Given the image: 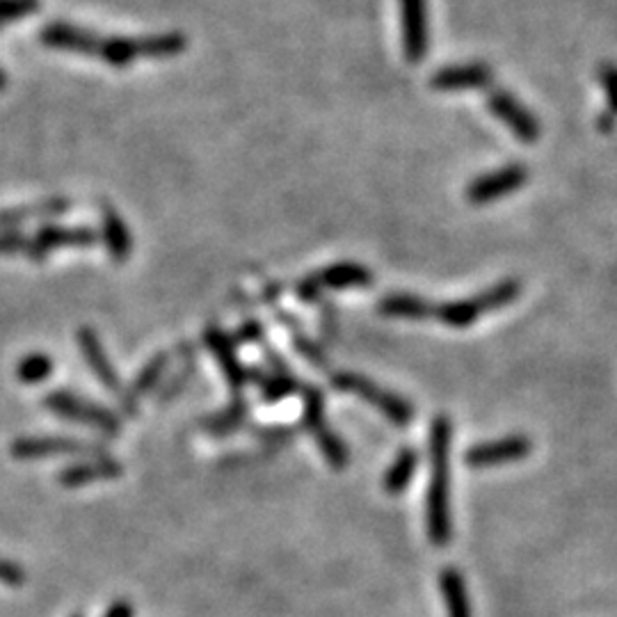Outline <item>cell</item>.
<instances>
[{"instance_id": "ffe728a7", "label": "cell", "mask_w": 617, "mask_h": 617, "mask_svg": "<svg viewBox=\"0 0 617 617\" xmlns=\"http://www.w3.org/2000/svg\"><path fill=\"white\" fill-rule=\"evenodd\" d=\"M101 240L106 245L108 256L115 263L128 261L133 252V236L128 231L122 215L117 213L115 206L101 204Z\"/></svg>"}, {"instance_id": "4fadbf2b", "label": "cell", "mask_w": 617, "mask_h": 617, "mask_svg": "<svg viewBox=\"0 0 617 617\" xmlns=\"http://www.w3.org/2000/svg\"><path fill=\"white\" fill-rule=\"evenodd\" d=\"M494 83V71L487 62H464L437 69L430 78L435 92H474L487 90Z\"/></svg>"}, {"instance_id": "e0dca14e", "label": "cell", "mask_w": 617, "mask_h": 617, "mask_svg": "<svg viewBox=\"0 0 617 617\" xmlns=\"http://www.w3.org/2000/svg\"><path fill=\"white\" fill-rule=\"evenodd\" d=\"M39 42H42L46 48H53V51L92 58L94 44H96V32L74 26V23L53 21V23H48L46 28H42V32H39Z\"/></svg>"}, {"instance_id": "2e32d148", "label": "cell", "mask_w": 617, "mask_h": 617, "mask_svg": "<svg viewBox=\"0 0 617 617\" xmlns=\"http://www.w3.org/2000/svg\"><path fill=\"white\" fill-rule=\"evenodd\" d=\"M124 474L122 462L110 458V455H94V458H85L71 467H64L58 474V483L67 490H76V487H85L90 483H99V480H115Z\"/></svg>"}, {"instance_id": "d6986e66", "label": "cell", "mask_w": 617, "mask_h": 617, "mask_svg": "<svg viewBox=\"0 0 617 617\" xmlns=\"http://www.w3.org/2000/svg\"><path fill=\"white\" fill-rule=\"evenodd\" d=\"M76 339H78L80 350H83L87 366H90V371L94 373V378L99 380L103 387L110 391V394H115V396L122 394V380H119L117 368L112 366L108 352L106 348H103V343L99 339V334H96L92 327H80Z\"/></svg>"}, {"instance_id": "484cf974", "label": "cell", "mask_w": 617, "mask_h": 617, "mask_svg": "<svg viewBox=\"0 0 617 617\" xmlns=\"http://www.w3.org/2000/svg\"><path fill=\"white\" fill-rule=\"evenodd\" d=\"M181 352H183V355H179L181 357V366L176 368L174 375H170V378H167V382H163V387H160V391H158L160 403H167V400H172V398L179 396L181 391L186 389V384L190 382L192 373H195V368H197V357H195L197 350H195V346H190V343H183Z\"/></svg>"}, {"instance_id": "3957f363", "label": "cell", "mask_w": 617, "mask_h": 617, "mask_svg": "<svg viewBox=\"0 0 617 617\" xmlns=\"http://www.w3.org/2000/svg\"><path fill=\"white\" fill-rule=\"evenodd\" d=\"M332 387L343 391V394L359 396L362 400H366V403L378 407V412L384 416V419H389L398 428L410 426V423L414 421V407L410 400L396 396L394 391H389V389H382L380 384L364 378L362 373H352V371L334 373Z\"/></svg>"}, {"instance_id": "4dcf8cb0", "label": "cell", "mask_w": 617, "mask_h": 617, "mask_svg": "<svg viewBox=\"0 0 617 617\" xmlns=\"http://www.w3.org/2000/svg\"><path fill=\"white\" fill-rule=\"evenodd\" d=\"M30 236L23 231H0V256H14V254H30Z\"/></svg>"}, {"instance_id": "5bb4252c", "label": "cell", "mask_w": 617, "mask_h": 617, "mask_svg": "<svg viewBox=\"0 0 617 617\" xmlns=\"http://www.w3.org/2000/svg\"><path fill=\"white\" fill-rule=\"evenodd\" d=\"M204 343L208 346V350L213 352L215 362H218L229 387L234 389L236 394L238 391H243L247 384H250V378H247V368L243 366V362H240V357H238L236 341L231 339L227 332H222L220 327L213 325V327H208V330H204Z\"/></svg>"}, {"instance_id": "4316f807", "label": "cell", "mask_w": 617, "mask_h": 617, "mask_svg": "<svg viewBox=\"0 0 617 617\" xmlns=\"http://www.w3.org/2000/svg\"><path fill=\"white\" fill-rule=\"evenodd\" d=\"M277 316L284 318V325L288 327V332H291V339H293V346L295 350L300 352V355L307 359V362L311 366H318V368H327V355L323 352V348L318 346V343L311 339V336L302 330L298 320H295L291 314H286V311L277 309Z\"/></svg>"}, {"instance_id": "8992f818", "label": "cell", "mask_w": 617, "mask_h": 617, "mask_svg": "<svg viewBox=\"0 0 617 617\" xmlns=\"http://www.w3.org/2000/svg\"><path fill=\"white\" fill-rule=\"evenodd\" d=\"M373 272L364 268L362 263L355 261H341L334 266H327L325 270L311 272V275L302 277L298 286H295V295L304 304H316L323 300L325 291H348V288H368L373 284Z\"/></svg>"}, {"instance_id": "6da1fadb", "label": "cell", "mask_w": 617, "mask_h": 617, "mask_svg": "<svg viewBox=\"0 0 617 617\" xmlns=\"http://www.w3.org/2000/svg\"><path fill=\"white\" fill-rule=\"evenodd\" d=\"M451 446L453 421L446 414L435 416L430 426V485L426 496L428 538L435 547L444 549L453 540L451 515Z\"/></svg>"}, {"instance_id": "603a6c76", "label": "cell", "mask_w": 617, "mask_h": 617, "mask_svg": "<svg viewBox=\"0 0 617 617\" xmlns=\"http://www.w3.org/2000/svg\"><path fill=\"white\" fill-rule=\"evenodd\" d=\"M439 590H442L448 617H474L471 615L467 583H464V576L458 567H444L439 572Z\"/></svg>"}, {"instance_id": "836d02e7", "label": "cell", "mask_w": 617, "mask_h": 617, "mask_svg": "<svg viewBox=\"0 0 617 617\" xmlns=\"http://www.w3.org/2000/svg\"><path fill=\"white\" fill-rule=\"evenodd\" d=\"M0 583H3V586L19 588L26 583V570H23L21 565L12 563V560L0 558Z\"/></svg>"}, {"instance_id": "5b68a950", "label": "cell", "mask_w": 617, "mask_h": 617, "mask_svg": "<svg viewBox=\"0 0 617 617\" xmlns=\"http://www.w3.org/2000/svg\"><path fill=\"white\" fill-rule=\"evenodd\" d=\"M44 405L48 412L60 416V419L83 423V426H90L108 437H117L122 432V419L115 412L99 403H92V400L71 394L67 389L48 391Z\"/></svg>"}, {"instance_id": "8d00e7d4", "label": "cell", "mask_w": 617, "mask_h": 617, "mask_svg": "<svg viewBox=\"0 0 617 617\" xmlns=\"http://www.w3.org/2000/svg\"><path fill=\"white\" fill-rule=\"evenodd\" d=\"M7 90V74L3 69H0V92Z\"/></svg>"}, {"instance_id": "cb8c5ba5", "label": "cell", "mask_w": 617, "mask_h": 617, "mask_svg": "<svg viewBox=\"0 0 617 617\" xmlns=\"http://www.w3.org/2000/svg\"><path fill=\"white\" fill-rule=\"evenodd\" d=\"M247 419H250V400L236 396L224 410L208 416L204 421V432L213 437H229L234 435L238 428H243Z\"/></svg>"}, {"instance_id": "d4e9b609", "label": "cell", "mask_w": 617, "mask_h": 617, "mask_svg": "<svg viewBox=\"0 0 617 617\" xmlns=\"http://www.w3.org/2000/svg\"><path fill=\"white\" fill-rule=\"evenodd\" d=\"M416 467H419V453H416V448H412V446L400 448L396 460L391 462V467L387 469V474H384V478H382L384 492L391 494V496L403 494L412 483V478L416 474Z\"/></svg>"}, {"instance_id": "ba28073f", "label": "cell", "mask_w": 617, "mask_h": 617, "mask_svg": "<svg viewBox=\"0 0 617 617\" xmlns=\"http://www.w3.org/2000/svg\"><path fill=\"white\" fill-rule=\"evenodd\" d=\"M400 46L403 58L419 64L430 53V3L428 0H398Z\"/></svg>"}, {"instance_id": "7c38bea8", "label": "cell", "mask_w": 617, "mask_h": 617, "mask_svg": "<svg viewBox=\"0 0 617 617\" xmlns=\"http://www.w3.org/2000/svg\"><path fill=\"white\" fill-rule=\"evenodd\" d=\"M533 442L526 435H508L501 439H492V442L474 444L464 453V462L471 469H492L499 464L519 462L531 455Z\"/></svg>"}, {"instance_id": "7a4b0ae2", "label": "cell", "mask_w": 617, "mask_h": 617, "mask_svg": "<svg viewBox=\"0 0 617 617\" xmlns=\"http://www.w3.org/2000/svg\"><path fill=\"white\" fill-rule=\"evenodd\" d=\"M522 295V282L519 279H503V282L494 284L487 291L471 295L464 300L444 302L435 307V318L446 327L453 330H467L474 323H478L485 314H494V311L510 307Z\"/></svg>"}, {"instance_id": "277c9868", "label": "cell", "mask_w": 617, "mask_h": 617, "mask_svg": "<svg viewBox=\"0 0 617 617\" xmlns=\"http://www.w3.org/2000/svg\"><path fill=\"white\" fill-rule=\"evenodd\" d=\"M300 391L304 403V414H302L304 428H307L309 435L318 442L320 453H323L327 464H330L334 471H343L350 462V453L346 442H343V439L330 428V423H327L323 389L311 387V384H302Z\"/></svg>"}, {"instance_id": "74e56055", "label": "cell", "mask_w": 617, "mask_h": 617, "mask_svg": "<svg viewBox=\"0 0 617 617\" xmlns=\"http://www.w3.org/2000/svg\"><path fill=\"white\" fill-rule=\"evenodd\" d=\"M71 617H83V615H71Z\"/></svg>"}, {"instance_id": "9c48e42d", "label": "cell", "mask_w": 617, "mask_h": 617, "mask_svg": "<svg viewBox=\"0 0 617 617\" xmlns=\"http://www.w3.org/2000/svg\"><path fill=\"white\" fill-rule=\"evenodd\" d=\"M99 231L80 224V227H67V224H53L46 222L37 229L35 236H30V254L28 259L35 263H42L48 259L53 250H62V247H74V250H87L99 243Z\"/></svg>"}, {"instance_id": "1f68e13d", "label": "cell", "mask_w": 617, "mask_h": 617, "mask_svg": "<svg viewBox=\"0 0 617 617\" xmlns=\"http://www.w3.org/2000/svg\"><path fill=\"white\" fill-rule=\"evenodd\" d=\"M231 339L238 343H243V346H252V343H263L266 339V327H263L259 320H245L243 325L238 327L236 334L231 336Z\"/></svg>"}, {"instance_id": "44dd1931", "label": "cell", "mask_w": 617, "mask_h": 617, "mask_svg": "<svg viewBox=\"0 0 617 617\" xmlns=\"http://www.w3.org/2000/svg\"><path fill=\"white\" fill-rule=\"evenodd\" d=\"M247 378L250 384H256L261 391V398L266 403H279L288 396H293L295 391L302 389V384L295 380L293 373H277V371H261V368H247Z\"/></svg>"}, {"instance_id": "d6a6232c", "label": "cell", "mask_w": 617, "mask_h": 617, "mask_svg": "<svg viewBox=\"0 0 617 617\" xmlns=\"http://www.w3.org/2000/svg\"><path fill=\"white\" fill-rule=\"evenodd\" d=\"M293 428L286 426H270V428H256V437L261 439V442H266L268 446H282L288 444L293 439Z\"/></svg>"}, {"instance_id": "e575fe53", "label": "cell", "mask_w": 617, "mask_h": 617, "mask_svg": "<svg viewBox=\"0 0 617 617\" xmlns=\"http://www.w3.org/2000/svg\"><path fill=\"white\" fill-rule=\"evenodd\" d=\"M103 617H135V608L131 602H126V599H119V602L110 604L108 613Z\"/></svg>"}, {"instance_id": "7402d4cb", "label": "cell", "mask_w": 617, "mask_h": 617, "mask_svg": "<svg viewBox=\"0 0 617 617\" xmlns=\"http://www.w3.org/2000/svg\"><path fill=\"white\" fill-rule=\"evenodd\" d=\"M378 311L391 318H405V320H426L435 316V307L432 302L421 298L414 293H389L378 302Z\"/></svg>"}, {"instance_id": "30bf717a", "label": "cell", "mask_w": 617, "mask_h": 617, "mask_svg": "<svg viewBox=\"0 0 617 617\" xmlns=\"http://www.w3.org/2000/svg\"><path fill=\"white\" fill-rule=\"evenodd\" d=\"M487 110H490L519 142L535 144L540 140V119L508 90H492L487 94Z\"/></svg>"}, {"instance_id": "f1b7e54d", "label": "cell", "mask_w": 617, "mask_h": 617, "mask_svg": "<svg viewBox=\"0 0 617 617\" xmlns=\"http://www.w3.org/2000/svg\"><path fill=\"white\" fill-rule=\"evenodd\" d=\"M39 10V0H0V26L26 19Z\"/></svg>"}, {"instance_id": "83f0119b", "label": "cell", "mask_w": 617, "mask_h": 617, "mask_svg": "<svg viewBox=\"0 0 617 617\" xmlns=\"http://www.w3.org/2000/svg\"><path fill=\"white\" fill-rule=\"evenodd\" d=\"M53 359L46 352H30L16 364V380L23 384H39L51 378Z\"/></svg>"}, {"instance_id": "9a60e30c", "label": "cell", "mask_w": 617, "mask_h": 617, "mask_svg": "<svg viewBox=\"0 0 617 617\" xmlns=\"http://www.w3.org/2000/svg\"><path fill=\"white\" fill-rule=\"evenodd\" d=\"M174 352H158L149 359L147 364L142 366V371L138 373V378L133 380L131 387L119 394V407H122V412L126 416H135L140 410L142 398H147L151 391H154L163 378L170 371Z\"/></svg>"}, {"instance_id": "8fae6325", "label": "cell", "mask_w": 617, "mask_h": 617, "mask_svg": "<svg viewBox=\"0 0 617 617\" xmlns=\"http://www.w3.org/2000/svg\"><path fill=\"white\" fill-rule=\"evenodd\" d=\"M528 176H531V172H528V167L522 163L503 165L490 174L478 176V179L471 181L467 188L469 204L483 206L499 202V199L512 195V192L522 190L528 183Z\"/></svg>"}, {"instance_id": "ac0fdd59", "label": "cell", "mask_w": 617, "mask_h": 617, "mask_svg": "<svg viewBox=\"0 0 617 617\" xmlns=\"http://www.w3.org/2000/svg\"><path fill=\"white\" fill-rule=\"evenodd\" d=\"M71 211V199L67 197H46L37 199V202L14 206V208H0V231H10L21 227L26 222H51L55 218H62Z\"/></svg>"}, {"instance_id": "52a82bcc", "label": "cell", "mask_w": 617, "mask_h": 617, "mask_svg": "<svg viewBox=\"0 0 617 617\" xmlns=\"http://www.w3.org/2000/svg\"><path fill=\"white\" fill-rule=\"evenodd\" d=\"M14 460H44V458H94L106 455V444L87 442L74 437H19L10 446Z\"/></svg>"}, {"instance_id": "f546056e", "label": "cell", "mask_w": 617, "mask_h": 617, "mask_svg": "<svg viewBox=\"0 0 617 617\" xmlns=\"http://www.w3.org/2000/svg\"><path fill=\"white\" fill-rule=\"evenodd\" d=\"M597 78H599V85H602V90L606 94L608 110H611L613 115L617 117V64L615 62L599 64Z\"/></svg>"}, {"instance_id": "d590c367", "label": "cell", "mask_w": 617, "mask_h": 617, "mask_svg": "<svg viewBox=\"0 0 617 617\" xmlns=\"http://www.w3.org/2000/svg\"><path fill=\"white\" fill-rule=\"evenodd\" d=\"M615 124H617V119H615V115L611 110H606V112H602V115L597 117V128L602 133H611V131H615Z\"/></svg>"}]
</instances>
